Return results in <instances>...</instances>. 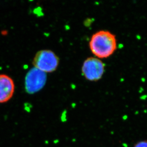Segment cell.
Returning <instances> with one entry per match:
<instances>
[{
    "instance_id": "obj_4",
    "label": "cell",
    "mask_w": 147,
    "mask_h": 147,
    "mask_svg": "<svg viewBox=\"0 0 147 147\" xmlns=\"http://www.w3.org/2000/svg\"><path fill=\"white\" fill-rule=\"evenodd\" d=\"M46 79L45 72L35 67L31 69L25 77V87L27 92L30 94H33L40 90L46 84Z\"/></svg>"
},
{
    "instance_id": "obj_5",
    "label": "cell",
    "mask_w": 147,
    "mask_h": 147,
    "mask_svg": "<svg viewBox=\"0 0 147 147\" xmlns=\"http://www.w3.org/2000/svg\"><path fill=\"white\" fill-rule=\"evenodd\" d=\"M15 90L13 80L6 74H0V103L7 102L13 97Z\"/></svg>"
},
{
    "instance_id": "obj_6",
    "label": "cell",
    "mask_w": 147,
    "mask_h": 147,
    "mask_svg": "<svg viewBox=\"0 0 147 147\" xmlns=\"http://www.w3.org/2000/svg\"><path fill=\"white\" fill-rule=\"evenodd\" d=\"M133 147H147V140L137 142L135 144Z\"/></svg>"
},
{
    "instance_id": "obj_3",
    "label": "cell",
    "mask_w": 147,
    "mask_h": 147,
    "mask_svg": "<svg viewBox=\"0 0 147 147\" xmlns=\"http://www.w3.org/2000/svg\"><path fill=\"white\" fill-rule=\"evenodd\" d=\"M82 72L88 81H99L101 79L105 72V64L99 59L89 57L84 61Z\"/></svg>"
},
{
    "instance_id": "obj_2",
    "label": "cell",
    "mask_w": 147,
    "mask_h": 147,
    "mask_svg": "<svg viewBox=\"0 0 147 147\" xmlns=\"http://www.w3.org/2000/svg\"><path fill=\"white\" fill-rule=\"evenodd\" d=\"M59 57L51 50H43L38 51L33 60L35 68L45 72L49 73L56 71L59 66Z\"/></svg>"
},
{
    "instance_id": "obj_1",
    "label": "cell",
    "mask_w": 147,
    "mask_h": 147,
    "mask_svg": "<svg viewBox=\"0 0 147 147\" xmlns=\"http://www.w3.org/2000/svg\"><path fill=\"white\" fill-rule=\"evenodd\" d=\"M89 48L96 58H108L116 51L117 40L116 35L105 30L93 34L89 42Z\"/></svg>"
}]
</instances>
